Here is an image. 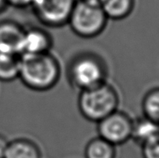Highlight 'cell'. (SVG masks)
Here are the masks:
<instances>
[{
    "instance_id": "9a60e30c",
    "label": "cell",
    "mask_w": 159,
    "mask_h": 158,
    "mask_svg": "<svg viewBox=\"0 0 159 158\" xmlns=\"http://www.w3.org/2000/svg\"><path fill=\"white\" fill-rule=\"evenodd\" d=\"M140 149L142 158H159V139L142 145Z\"/></svg>"
},
{
    "instance_id": "7a4b0ae2",
    "label": "cell",
    "mask_w": 159,
    "mask_h": 158,
    "mask_svg": "<svg viewBox=\"0 0 159 158\" xmlns=\"http://www.w3.org/2000/svg\"><path fill=\"white\" fill-rule=\"evenodd\" d=\"M107 66L100 55L92 52L76 55L67 66L69 84L78 92L107 82Z\"/></svg>"
},
{
    "instance_id": "8fae6325",
    "label": "cell",
    "mask_w": 159,
    "mask_h": 158,
    "mask_svg": "<svg viewBox=\"0 0 159 158\" xmlns=\"http://www.w3.org/2000/svg\"><path fill=\"white\" fill-rule=\"evenodd\" d=\"M100 5L108 20H121L133 12L135 0H101Z\"/></svg>"
},
{
    "instance_id": "2e32d148",
    "label": "cell",
    "mask_w": 159,
    "mask_h": 158,
    "mask_svg": "<svg viewBox=\"0 0 159 158\" xmlns=\"http://www.w3.org/2000/svg\"><path fill=\"white\" fill-rule=\"evenodd\" d=\"M33 0H6L8 6H12L19 9L30 8Z\"/></svg>"
},
{
    "instance_id": "8992f818",
    "label": "cell",
    "mask_w": 159,
    "mask_h": 158,
    "mask_svg": "<svg viewBox=\"0 0 159 158\" xmlns=\"http://www.w3.org/2000/svg\"><path fill=\"white\" fill-rule=\"evenodd\" d=\"M134 119L124 111L117 110L98 122V136L111 144L122 145L131 139Z\"/></svg>"
},
{
    "instance_id": "4fadbf2b",
    "label": "cell",
    "mask_w": 159,
    "mask_h": 158,
    "mask_svg": "<svg viewBox=\"0 0 159 158\" xmlns=\"http://www.w3.org/2000/svg\"><path fill=\"white\" fill-rule=\"evenodd\" d=\"M20 56L0 52V82L10 83L19 78Z\"/></svg>"
},
{
    "instance_id": "6da1fadb",
    "label": "cell",
    "mask_w": 159,
    "mask_h": 158,
    "mask_svg": "<svg viewBox=\"0 0 159 158\" xmlns=\"http://www.w3.org/2000/svg\"><path fill=\"white\" fill-rule=\"evenodd\" d=\"M19 78L27 88L35 92L52 89L61 75L60 62L51 52L20 55Z\"/></svg>"
},
{
    "instance_id": "ba28073f",
    "label": "cell",
    "mask_w": 159,
    "mask_h": 158,
    "mask_svg": "<svg viewBox=\"0 0 159 158\" xmlns=\"http://www.w3.org/2000/svg\"><path fill=\"white\" fill-rule=\"evenodd\" d=\"M25 27L12 20H0V52L20 55Z\"/></svg>"
},
{
    "instance_id": "30bf717a",
    "label": "cell",
    "mask_w": 159,
    "mask_h": 158,
    "mask_svg": "<svg viewBox=\"0 0 159 158\" xmlns=\"http://www.w3.org/2000/svg\"><path fill=\"white\" fill-rule=\"evenodd\" d=\"M3 158H42L39 145L28 138L9 140Z\"/></svg>"
},
{
    "instance_id": "e0dca14e",
    "label": "cell",
    "mask_w": 159,
    "mask_h": 158,
    "mask_svg": "<svg viewBox=\"0 0 159 158\" xmlns=\"http://www.w3.org/2000/svg\"><path fill=\"white\" fill-rule=\"evenodd\" d=\"M8 144H9L8 139L5 136L0 133V158H3L4 156Z\"/></svg>"
},
{
    "instance_id": "9c48e42d",
    "label": "cell",
    "mask_w": 159,
    "mask_h": 158,
    "mask_svg": "<svg viewBox=\"0 0 159 158\" xmlns=\"http://www.w3.org/2000/svg\"><path fill=\"white\" fill-rule=\"evenodd\" d=\"M159 139V124L144 116L134 119L131 139L140 147Z\"/></svg>"
},
{
    "instance_id": "ac0fdd59",
    "label": "cell",
    "mask_w": 159,
    "mask_h": 158,
    "mask_svg": "<svg viewBox=\"0 0 159 158\" xmlns=\"http://www.w3.org/2000/svg\"><path fill=\"white\" fill-rule=\"evenodd\" d=\"M7 6L8 4H7L6 0H0V14L6 9Z\"/></svg>"
},
{
    "instance_id": "d6986e66",
    "label": "cell",
    "mask_w": 159,
    "mask_h": 158,
    "mask_svg": "<svg viewBox=\"0 0 159 158\" xmlns=\"http://www.w3.org/2000/svg\"><path fill=\"white\" fill-rule=\"evenodd\" d=\"M85 1H88V2H91V3H98L100 4L101 2V0H85Z\"/></svg>"
},
{
    "instance_id": "7c38bea8",
    "label": "cell",
    "mask_w": 159,
    "mask_h": 158,
    "mask_svg": "<svg viewBox=\"0 0 159 158\" xmlns=\"http://www.w3.org/2000/svg\"><path fill=\"white\" fill-rule=\"evenodd\" d=\"M84 158H116V146L100 136L89 139L84 151Z\"/></svg>"
},
{
    "instance_id": "52a82bcc",
    "label": "cell",
    "mask_w": 159,
    "mask_h": 158,
    "mask_svg": "<svg viewBox=\"0 0 159 158\" xmlns=\"http://www.w3.org/2000/svg\"><path fill=\"white\" fill-rule=\"evenodd\" d=\"M53 39L45 29L38 26L25 28L20 55H30L51 52Z\"/></svg>"
},
{
    "instance_id": "277c9868",
    "label": "cell",
    "mask_w": 159,
    "mask_h": 158,
    "mask_svg": "<svg viewBox=\"0 0 159 158\" xmlns=\"http://www.w3.org/2000/svg\"><path fill=\"white\" fill-rule=\"evenodd\" d=\"M107 22L108 18L100 4L77 0L67 25L78 37L93 38L104 32Z\"/></svg>"
},
{
    "instance_id": "5bb4252c",
    "label": "cell",
    "mask_w": 159,
    "mask_h": 158,
    "mask_svg": "<svg viewBox=\"0 0 159 158\" xmlns=\"http://www.w3.org/2000/svg\"><path fill=\"white\" fill-rule=\"evenodd\" d=\"M142 116L159 124V87L151 88L141 100Z\"/></svg>"
},
{
    "instance_id": "3957f363",
    "label": "cell",
    "mask_w": 159,
    "mask_h": 158,
    "mask_svg": "<svg viewBox=\"0 0 159 158\" xmlns=\"http://www.w3.org/2000/svg\"><path fill=\"white\" fill-rule=\"evenodd\" d=\"M119 95L117 89L107 82L89 89L80 91L78 111L84 119L97 123L118 110Z\"/></svg>"
},
{
    "instance_id": "5b68a950",
    "label": "cell",
    "mask_w": 159,
    "mask_h": 158,
    "mask_svg": "<svg viewBox=\"0 0 159 158\" xmlns=\"http://www.w3.org/2000/svg\"><path fill=\"white\" fill-rule=\"evenodd\" d=\"M77 0H33L30 8L43 26L59 28L67 25Z\"/></svg>"
}]
</instances>
